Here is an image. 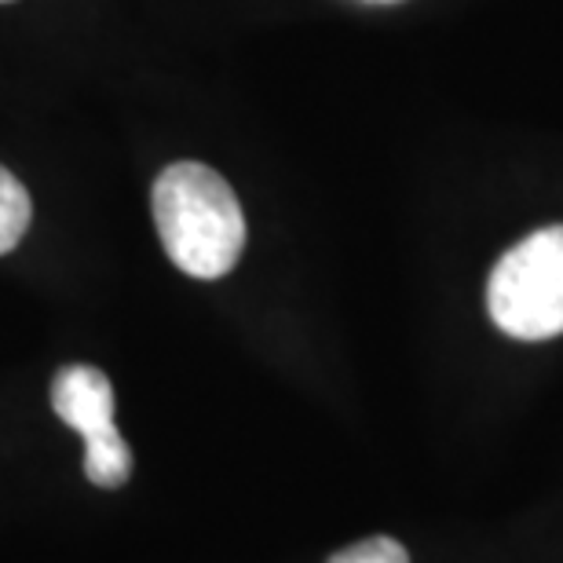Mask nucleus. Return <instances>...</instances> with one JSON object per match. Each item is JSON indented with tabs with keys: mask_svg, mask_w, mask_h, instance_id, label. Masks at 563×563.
<instances>
[{
	"mask_svg": "<svg viewBox=\"0 0 563 563\" xmlns=\"http://www.w3.org/2000/svg\"><path fill=\"white\" fill-rule=\"evenodd\" d=\"M154 223L168 261L190 278H223L245 250L239 198L201 162H176L154 179Z\"/></svg>",
	"mask_w": 563,
	"mask_h": 563,
	"instance_id": "f257e3e1",
	"label": "nucleus"
},
{
	"mask_svg": "<svg viewBox=\"0 0 563 563\" xmlns=\"http://www.w3.org/2000/svg\"><path fill=\"white\" fill-rule=\"evenodd\" d=\"M487 308L516 341H549L563 333V223L527 234L494 264Z\"/></svg>",
	"mask_w": 563,
	"mask_h": 563,
	"instance_id": "f03ea898",
	"label": "nucleus"
},
{
	"mask_svg": "<svg viewBox=\"0 0 563 563\" xmlns=\"http://www.w3.org/2000/svg\"><path fill=\"white\" fill-rule=\"evenodd\" d=\"M52 410L85 439V476L103 490L125 487L132 450L114 424V385L96 366H63L52 380Z\"/></svg>",
	"mask_w": 563,
	"mask_h": 563,
	"instance_id": "7ed1b4c3",
	"label": "nucleus"
},
{
	"mask_svg": "<svg viewBox=\"0 0 563 563\" xmlns=\"http://www.w3.org/2000/svg\"><path fill=\"white\" fill-rule=\"evenodd\" d=\"M33 217V201L26 195V187L0 165V256L11 253L22 242V234L30 228Z\"/></svg>",
	"mask_w": 563,
	"mask_h": 563,
	"instance_id": "20e7f679",
	"label": "nucleus"
},
{
	"mask_svg": "<svg viewBox=\"0 0 563 563\" xmlns=\"http://www.w3.org/2000/svg\"><path fill=\"white\" fill-rule=\"evenodd\" d=\"M325 563H410V553L396 542V538L377 534V538H366V542H358V545L341 549V553H333Z\"/></svg>",
	"mask_w": 563,
	"mask_h": 563,
	"instance_id": "39448f33",
	"label": "nucleus"
},
{
	"mask_svg": "<svg viewBox=\"0 0 563 563\" xmlns=\"http://www.w3.org/2000/svg\"><path fill=\"white\" fill-rule=\"evenodd\" d=\"M369 4H396V0H369Z\"/></svg>",
	"mask_w": 563,
	"mask_h": 563,
	"instance_id": "423d86ee",
	"label": "nucleus"
},
{
	"mask_svg": "<svg viewBox=\"0 0 563 563\" xmlns=\"http://www.w3.org/2000/svg\"><path fill=\"white\" fill-rule=\"evenodd\" d=\"M0 4H8V0H0Z\"/></svg>",
	"mask_w": 563,
	"mask_h": 563,
	"instance_id": "0eeeda50",
	"label": "nucleus"
}]
</instances>
